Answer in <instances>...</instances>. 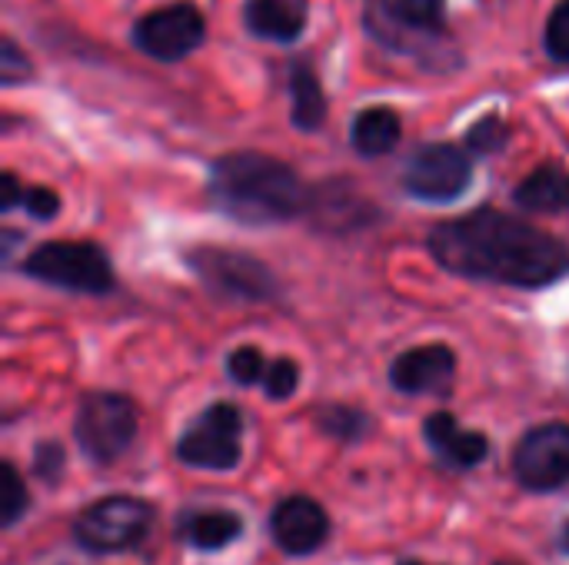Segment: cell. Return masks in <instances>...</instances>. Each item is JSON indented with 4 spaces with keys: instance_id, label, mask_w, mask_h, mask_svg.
Returning a JSON list of instances; mask_svg holds the SVG:
<instances>
[{
    "instance_id": "obj_10",
    "label": "cell",
    "mask_w": 569,
    "mask_h": 565,
    "mask_svg": "<svg viewBox=\"0 0 569 565\" xmlns=\"http://www.w3.org/2000/svg\"><path fill=\"white\" fill-rule=\"evenodd\" d=\"M203 30H207L203 13L193 3L180 0V3H167V7H157V10L143 13L133 23L130 40L147 57L173 63V60H183L187 53H193L200 47Z\"/></svg>"
},
{
    "instance_id": "obj_15",
    "label": "cell",
    "mask_w": 569,
    "mask_h": 565,
    "mask_svg": "<svg viewBox=\"0 0 569 565\" xmlns=\"http://www.w3.org/2000/svg\"><path fill=\"white\" fill-rule=\"evenodd\" d=\"M173 533L197 553H220L243 536V519L230 509H187L177 516Z\"/></svg>"
},
{
    "instance_id": "obj_27",
    "label": "cell",
    "mask_w": 569,
    "mask_h": 565,
    "mask_svg": "<svg viewBox=\"0 0 569 565\" xmlns=\"http://www.w3.org/2000/svg\"><path fill=\"white\" fill-rule=\"evenodd\" d=\"M547 53L557 60V63H567L569 67V0H560L553 10H550V20H547Z\"/></svg>"
},
{
    "instance_id": "obj_28",
    "label": "cell",
    "mask_w": 569,
    "mask_h": 565,
    "mask_svg": "<svg viewBox=\"0 0 569 565\" xmlns=\"http://www.w3.org/2000/svg\"><path fill=\"white\" fill-rule=\"evenodd\" d=\"M20 206L33 216V220H53L60 213V196L50 186H23Z\"/></svg>"
},
{
    "instance_id": "obj_31",
    "label": "cell",
    "mask_w": 569,
    "mask_h": 565,
    "mask_svg": "<svg viewBox=\"0 0 569 565\" xmlns=\"http://www.w3.org/2000/svg\"><path fill=\"white\" fill-rule=\"evenodd\" d=\"M557 549L569 559V519L560 526V533H557Z\"/></svg>"
},
{
    "instance_id": "obj_17",
    "label": "cell",
    "mask_w": 569,
    "mask_h": 565,
    "mask_svg": "<svg viewBox=\"0 0 569 565\" xmlns=\"http://www.w3.org/2000/svg\"><path fill=\"white\" fill-rule=\"evenodd\" d=\"M513 203L527 213H563L569 210V170L557 160L537 167L517 183Z\"/></svg>"
},
{
    "instance_id": "obj_26",
    "label": "cell",
    "mask_w": 569,
    "mask_h": 565,
    "mask_svg": "<svg viewBox=\"0 0 569 565\" xmlns=\"http://www.w3.org/2000/svg\"><path fill=\"white\" fill-rule=\"evenodd\" d=\"M67 473V453L60 443L47 440V443H37L33 446V476L47 486H57Z\"/></svg>"
},
{
    "instance_id": "obj_6",
    "label": "cell",
    "mask_w": 569,
    "mask_h": 565,
    "mask_svg": "<svg viewBox=\"0 0 569 565\" xmlns=\"http://www.w3.org/2000/svg\"><path fill=\"white\" fill-rule=\"evenodd\" d=\"M140 433V410L130 396L97 390L77 403L73 440L93 466H113Z\"/></svg>"
},
{
    "instance_id": "obj_29",
    "label": "cell",
    "mask_w": 569,
    "mask_h": 565,
    "mask_svg": "<svg viewBox=\"0 0 569 565\" xmlns=\"http://www.w3.org/2000/svg\"><path fill=\"white\" fill-rule=\"evenodd\" d=\"M30 77V60L17 50V43L7 37L3 43H0V80L7 83V87H13V83H20V80H27Z\"/></svg>"
},
{
    "instance_id": "obj_16",
    "label": "cell",
    "mask_w": 569,
    "mask_h": 565,
    "mask_svg": "<svg viewBox=\"0 0 569 565\" xmlns=\"http://www.w3.org/2000/svg\"><path fill=\"white\" fill-rule=\"evenodd\" d=\"M310 3L307 0H247L243 23L250 33L277 43H293L307 27Z\"/></svg>"
},
{
    "instance_id": "obj_22",
    "label": "cell",
    "mask_w": 569,
    "mask_h": 565,
    "mask_svg": "<svg viewBox=\"0 0 569 565\" xmlns=\"http://www.w3.org/2000/svg\"><path fill=\"white\" fill-rule=\"evenodd\" d=\"M30 509V493H27V483L20 476V470L13 463H0V526L3 529H13Z\"/></svg>"
},
{
    "instance_id": "obj_14",
    "label": "cell",
    "mask_w": 569,
    "mask_h": 565,
    "mask_svg": "<svg viewBox=\"0 0 569 565\" xmlns=\"http://www.w3.org/2000/svg\"><path fill=\"white\" fill-rule=\"evenodd\" d=\"M423 443L430 446V453L437 456V463H443L447 470H457V473L477 470L490 456V440L483 433L467 430L447 410L430 413L423 420Z\"/></svg>"
},
{
    "instance_id": "obj_33",
    "label": "cell",
    "mask_w": 569,
    "mask_h": 565,
    "mask_svg": "<svg viewBox=\"0 0 569 565\" xmlns=\"http://www.w3.org/2000/svg\"><path fill=\"white\" fill-rule=\"evenodd\" d=\"M493 565H523V563H507V559H500V563H493Z\"/></svg>"
},
{
    "instance_id": "obj_24",
    "label": "cell",
    "mask_w": 569,
    "mask_h": 565,
    "mask_svg": "<svg viewBox=\"0 0 569 565\" xmlns=\"http://www.w3.org/2000/svg\"><path fill=\"white\" fill-rule=\"evenodd\" d=\"M267 360L257 346H237L230 350L227 356V376L237 383V386H263V376H267Z\"/></svg>"
},
{
    "instance_id": "obj_7",
    "label": "cell",
    "mask_w": 569,
    "mask_h": 565,
    "mask_svg": "<svg viewBox=\"0 0 569 565\" xmlns=\"http://www.w3.org/2000/svg\"><path fill=\"white\" fill-rule=\"evenodd\" d=\"M177 460L203 473H230L243 460V413L220 400L200 410L177 440Z\"/></svg>"
},
{
    "instance_id": "obj_19",
    "label": "cell",
    "mask_w": 569,
    "mask_h": 565,
    "mask_svg": "<svg viewBox=\"0 0 569 565\" xmlns=\"http://www.w3.org/2000/svg\"><path fill=\"white\" fill-rule=\"evenodd\" d=\"M290 97H293L290 120L297 130L313 133L327 123V97H323V87L307 63H297L290 70Z\"/></svg>"
},
{
    "instance_id": "obj_12",
    "label": "cell",
    "mask_w": 569,
    "mask_h": 565,
    "mask_svg": "<svg viewBox=\"0 0 569 565\" xmlns=\"http://www.w3.org/2000/svg\"><path fill=\"white\" fill-rule=\"evenodd\" d=\"M270 536L287 556H313L330 539V513L313 496H287L270 513Z\"/></svg>"
},
{
    "instance_id": "obj_30",
    "label": "cell",
    "mask_w": 569,
    "mask_h": 565,
    "mask_svg": "<svg viewBox=\"0 0 569 565\" xmlns=\"http://www.w3.org/2000/svg\"><path fill=\"white\" fill-rule=\"evenodd\" d=\"M20 196H23V186H20L17 176L7 170V173H3V190H0V213H10L13 206H20Z\"/></svg>"
},
{
    "instance_id": "obj_9",
    "label": "cell",
    "mask_w": 569,
    "mask_h": 565,
    "mask_svg": "<svg viewBox=\"0 0 569 565\" xmlns=\"http://www.w3.org/2000/svg\"><path fill=\"white\" fill-rule=\"evenodd\" d=\"M513 476L530 493H557L569 483V423H540L513 450Z\"/></svg>"
},
{
    "instance_id": "obj_18",
    "label": "cell",
    "mask_w": 569,
    "mask_h": 565,
    "mask_svg": "<svg viewBox=\"0 0 569 565\" xmlns=\"http://www.w3.org/2000/svg\"><path fill=\"white\" fill-rule=\"evenodd\" d=\"M403 137V123L393 107H367L350 123V143L360 157H387Z\"/></svg>"
},
{
    "instance_id": "obj_1",
    "label": "cell",
    "mask_w": 569,
    "mask_h": 565,
    "mask_svg": "<svg viewBox=\"0 0 569 565\" xmlns=\"http://www.w3.org/2000/svg\"><path fill=\"white\" fill-rule=\"evenodd\" d=\"M430 256L453 276L513 290H547L569 276V243L493 206L437 223Z\"/></svg>"
},
{
    "instance_id": "obj_32",
    "label": "cell",
    "mask_w": 569,
    "mask_h": 565,
    "mask_svg": "<svg viewBox=\"0 0 569 565\" xmlns=\"http://www.w3.org/2000/svg\"><path fill=\"white\" fill-rule=\"evenodd\" d=\"M397 565H427V563H420V559H400Z\"/></svg>"
},
{
    "instance_id": "obj_25",
    "label": "cell",
    "mask_w": 569,
    "mask_h": 565,
    "mask_svg": "<svg viewBox=\"0 0 569 565\" xmlns=\"http://www.w3.org/2000/svg\"><path fill=\"white\" fill-rule=\"evenodd\" d=\"M297 390H300V366H297V360H287V356L270 360L267 376H263V393H267L273 403H283V400H290Z\"/></svg>"
},
{
    "instance_id": "obj_23",
    "label": "cell",
    "mask_w": 569,
    "mask_h": 565,
    "mask_svg": "<svg viewBox=\"0 0 569 565\" xmlns=\"http://www.w3.org/2000/svg\"><path fill=\"white\" fill-rule=\"evenodd\" d=\"M510 140V127L503 123L500 113H487L483 120H477L470 130H467V150L470 153H480V157H490V153H500Z\"/></svg>"
},
{
    "instance_id": "obj_21",
    "label": "cell",
    "mask_w": 569,
    "mask_h": 565,
    "mask_svg": "<svg viewBox=\"0 0 569 565\" xmlns=\"http://www.w3.org/2000/svg\"><path fill=\"white\" fill-rule=\"evenodd\" d=\"M393 20L403 27L427 33V37H447V0H383Z\"/></svg>"
},
{
    "instance_id": "obj_8",
    "label": "cell",
    "mask_w": 569,
    "mask_h": 565,
    "mask_svg": "<svg viewBox=\"0 0 569 565\" xmlns=\"http://www.w3.org/2000/svg\"><path fill=\"white\" fill-rule=\"evenodd\" d=\"M400 183L413 200L453 203L473 183V160L453 143H427L407 160Z\"/></svg>"
},
{
    "instance_id": "obj_3",
    "label": "cell",
    "mask_w": 569,
    "mask_h": 565,
    "mask_svg": "<svg viewBox=\"0 0 569 565\" xmlns=\"http://www.w3.org/2000/svg\"><path fill=\"white\" fill-rule=\"evenodd\" d=\"M20 273L77 296H107L117 286L110 256L90 240H47L20 260Z\"/></svg>"
},
{
    "instance_id": "obj_4",
    "label": "cell",
    "mask_w": 569,
    "mask_h": 565,
    "mask_svg": "<svg viewBox=\"0 0 569 565\" xmlns=\"http://www.w3.org/2000/svg\"><path fill=\"white\" fill-rule=\"evenodd\" d=\"M183 260L200 280V286L223 303H273L283 290L277 273L243 250L203 243L187 250Z\"/></svg>"
},
{
    "instance_id": "obj_11",
    "label": "cell",
    "mask_w": 569,
    "mask_h": 565,
    "mask_svg": "<svg viewBox=\"0 0 569 565\" xmlns=\"http://www.w3.org/2000/svg\"><path fill=\"white\" fill-rule=\"evenodd\" d=\"M457 376V353L447 343H423L403 350L390 363V386L403 396H447Z\"/></svg>"
},
{
    "instance_id": "obj_5",
    "label": "cell",
    "mask_w": 569,
    "mask_h": 565,
    "mask_svg": "<svg viewBox=\"0 0 569 565\" xmlns=\"http://www.w3.org/2000/svg\"><path fill=\"white\" fill-rule=\"evenodd\" d=\"M157 523L153 503L140 496H103L90 506H83L73 519V543L90 556H113L137 549Z\"/></svg>"
},
{
    "instance_id": "obj_2",
    "label": "cell",
    "mask_w": 569,
    "mask_h": 565,
    "mask_svg": "<svg viewBox=\"0 0 569 565\" xmlns=\"http://www.w3.org/2000/svg\"><path fill=\"white\" fill-rule=\"evenodd\" d=\"M207 196L223 216L243 226L290 223L310 206V186L300 173L260 150H233L217 157L210 163Z\"/></svg>"
},
{
    "instance_id": "obj_13",
    "label": "cell",
    "mask_w": 569,
    "mask_h": 565,
    "mask_svg": "<svg viewBox=\"0 0 569 565\" xmlns=\"http://www.w3.org/2000/svg\"><path fill=\"white\" fill-rule=\"evenodd\" d=\"M307 216L313 220L317 230L343 236V233H353V230L370 226L377 220V206L367 196H360L353 183L330 180L323 186H310Z\"/></svg>"
},
{
    "instance_id": "obj_20",
    "label": "cell",
    "mask_w": 569,
    "mask_h": 565,
    "mask_svg": "<svg viewBox=\"0 0 569 565\" xmlns=\"http://www.w3.org/2000/svg\"><path fill=\"white\" fill-rule=\"evenodd\" d=\"M317 430L340 443H360L373 430V420L353 403H327L317 413Z\"/></svg>"
}]
</instances>
